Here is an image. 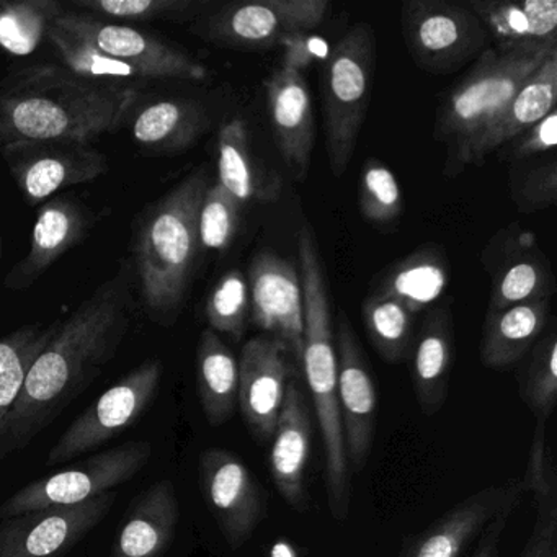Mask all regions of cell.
Returning <instances> with one entry per match:
<instances>
[{"mask_svg": "<svg viewBox=\"0 0 557 557\" xmlns=\"http://www.w3.org/2000/svg\"><path fill=\"white\" fill-rule=\"evenodd\" d=\"M557 53L550 54L544 63L524 81L510 102L495 116L494 122L475 139L469 151L468 165H482L491 152L513 141L521 133L556 110Z\"/></svg>", "mask_w": 557, "mask_h": 557, "instance_id": "obj_23", "label": "cell"}, {"mask_svg": "<svg viewBox=\"0 0 557 557\" xmlns=\"http://www.w3.org/2000/svg\"><path fill=\"white\" fill-rule=\"evenodd\" d=\"M57 22L83 35L102 53L135 67L141 79H185L200 83L208 77L207 67L188 57L185 51L129 25L110 24L76 12H63Z\"/></svg>", "mask_w": 557, "mask_h": 557, "instance_id": "obj_13", "label": "cell"}, {"mask_svg": "<svg viewBox=\"0 0 557 557\" xmlns=\"http://www.w3.org/2000/svg\"><path fill=\"white\" fill-rule=\"evenodd\" d=\"M60 325L61 321H54L53 324L34 322L0 338V432L5 417L21 394L28 370L50 344Z\"/></svg>", "mask_w": 557, "mask_h": 557, "instance_id": "obj_31", "label": "cell"}, {"mask_svg": "<svg viewBox=\"0 0 557 557\" xmlns=\"http://www.w3.org/2000/svg\"><path fill=\"white\" fill-rule=\"evenodd\" d=\"M207 188V172L198 169L139 221L136 269L146 308L161 324L174 321L187 293L200 249L198 213Z\"/></svg>", "mask_w": 557, "mask_h": 557, "instance_id": "obj_4", "label": "cell"}, {"mask_svg": "<svg viewBox=\"0 0 557 557\" xmlns=\"http://www.w3.org/2000/svg\"><path fill=\"white\" fill-rule=\"evenodd\" d=\"M74 8L123 21H177L195 8L194 0H74Z\"/></svg>", "mask_w": 557, "mask_h": 557, "instance_id": "obj_41", "label": "cell"}, {"mask_svg": "<svg viewBox=\"0 0 557 557\" xmlns=\"http://www.w3.org/2000/svg\"><path fill=\"white\" fill-rule=\"evenodd\" d=\"M178 500L169 479L138 495L116 533L110 557H162L177 533Z\"/></svg>", "mask_w": 557, "mask_h": 557, "instance_id": "obj_24", "label": "cell"}, {"mask_svg": "<svg viewBox=\"0 0 557 557\" xmlns=\"http://www.w3.org/2000/svg\"><path fill=\"white\" fill-rule=\"evenodd\" d=\"M550 298L523 302L485 314L479 357L488 370H505L520 361L546 331Z\"/></svg>", "mask_w": 557, "mask_h": 557, "instance_id": "obj_26", "label": "cell"}, {"mask_svg": "<svg viewBox=\"0 0 557 557\" xmlns=\"http://www.w3.org/2000/svg\"><path fill=\"white\" fill-rule=\"evenodd\" d=\"M337 389L348 468L363 471L376 433L377 396L373 377L350 322L337 329Z\"/></svg>", "mask_w": 557, "mask_h": 557, "instance_id": "obj_16", "label": "cell"}, {"mask_svg": "<svg viewBox=\"0 0 557 557\" xmlns=\"http://www.w3.org/2000/svg\"><path fill=\"white\" fill-rule=\"evenodd\" d=\"M200 484L227 544L246 543L265 517V498L249 468L227 449L208 448L200 456Z\"/></svg>", "mask_w": 557, "mask_h": 557, "instance_id": "obj_15", "label": "cell"}, {"mask_svg": "<svg viewBox=\"0 0 557 557\" xmlns=\"http://www.w3.org/2000/svg\"><path fill=\"white\" fill-rule=\"evenodd\" d=\"M239 200L220 184L208 185L198 213L200 247L214 252H226L239 230Z\"/></svg>", "mask_w": 557, "mask_h": 557, "instance_id": "obj_39", "label": "cell"}, {"mask_svg": "<svg viewBox=\"0 0 557 557\" xmlns=\"http://www.w3.org/2000/svg\"><path fill=\"white\" fill-rule=\"evenodd\" d=\"M107 492L77 505H57L2 520L0 557H64L115 505Z\"/></svg>", "mask_w": 557, "mask_h": 557, "instance_id": "obj_12", "label": "cell"}, {"mask_svg": "<svg viewBox=\"0 0 557 557\" xmlns=\"http://www.w3.org/2000/svg\"><path fill=\"white\" fill-rule=\"evenodd\" d=\"M129 309V272L122 267L61 322L2 423L0 461L27 448L103 373L128 332Z\"/></svg>", "mask_w": 557, "mask_h": 557, "instance_id": "obj_1", "label": "cell"}, {"mask_svg": "<svg viewBox=\"0 0 557 557\" xmlns=\"http://www.w3.org/2000/svg\"><path fill=\"white\" fill-rule=\"evenodd\" d=\"M557 51H498L487 48L461 83L443 100L433 136L445 145L443 172L455 177L465 171L475 139L510 102L524 81Z\"/></svg>", "mask_w": 557, "mask_h": 557, "instance_id": "obj_5", "label": "cell"}, {"mask_svg": "<svg viewBox=\"0 0 557 557\" xmlns=\"http://www.w3.org/2000/svg\"><path fill=\"white\" fill-rule=\"evenodd\" d=\"M218 184L243 205L249 201L272 203L282 194L278 178L253 162L247 126L239 119L221 126L218 138Z\"/></svg>", "mask_w": 557, "mask_h": 557, "instance_id": "obj_27", "label": "cell"}, {"mask_svg": "<svg viewBox=\"0 0 557 557\" xmlns=\"http://www.w3.org/2000/svg\"><path fill=\"white\" fill-rule=\"evenodd\" d=\"M265 96L280 154L293 175L305 181L314 149L315 123L299 63L286 57L282 67L265 81Z\"/></svg>", "mask_w": 557, "mask_h": 557, "instance_id": "obj_18", "label": "cell"}, {"mask_svg": "<svg viewBox=\"0 0 557 557\" xmlns=\"http://www.w3.org/2000/svg\"><path fill=\"white\" fill-rule=\"evenodd\" d=\"M289 373L288 355L278 342L256 337L244 345L237 403L257 442L272 440L285 403Z\"/></svg>", "mask_w": 557, "mask_h": 557, "instance_id": "obj_17", "label": "cell"}, {"mask_svg": "<svg viewBox=\"0 0 557 557\" xmlns=\"http://www.w3.org/2000/svg\"><path fill=\"white\" fill-rule=\"evenodd\" d=\"M197 391L205 419L221 426L233 417L239 391V361L216 332H201L197 348Z\"/></svg>", "mask_w": 557, "mask_h": 557, "instance_id": "obj_29", "label": "cell"}, {"mask_svg": "<svg viewBox=\"0 0 557 557\" xmlns=\"http://www.w3.org/2000/svg\"><path fill=\"white\" fill-rule=\"evenodd\" d=\"M152 456L149 442H128L97 453L79 465L37 479L0 504V520L57 505H77L136 478Z\"/></svg>", "mask_w": 557, "mask_h": 557, "instance_id": "obj_8", "label": "cell"}, {"mask_svg": "<svg viewBox=\"0 0 557 557\" xmlns=\"http://www.w3.org/2000/svg\"><path fill=\"white\" fill-rule=\"evenodd\" d=\"M208 125L210 119L200 103L187 99L158 100L136 115L133 136L143 148L182 152L200 139Z\"/></svg>", "mask_w": 557, "mask_h": 557, "instance_id": "obj_28", "label": "cell"}, {"mask_svg": "<svg viewBox=\"0 0 557 557\" xmlns=\"http://www.w3.org/2000/svg\"><path fill=\"white\" fill-rule=\"evenodd\" d=\"M511 511L513 510L502 511L487 524L484 533L481 534V541H479L481 544L472 557H498V543Z\"/></svg>", "mask_w": 557, "mask_h": 557, "instance_id": "obj_45", "label": "cell"}, {"mask_svg": "<svg viewBox=\"0 0 557 557\" xmlns=\"http://www.w3.org/2000/svg\"><path fill=\"white\" fill-rule=\"evenodd\" d=\"M94 214L79 201L66 197L48 200L38 210L27 256L14 265L5 278V288H30L54 262L70 252L89 233Z\"/></svg>", "mask_w": 557, "mask_h": 557, "instance_id": "obj_20", "label": "cell"}, {"mask_svg": "<svg viewBox=\"0 0 557 557\" xmlns=\"http://www.w3.org/2000/svg\"><path fill=\"white\" fill-rule=\"evenodd\" d=\"M27 203L38 205L64 188L96 181L109 171V159L89 143L18 141L0 148Z\"/></svg>", "mask_w": 557, "mask_h": 557, "instance_id": "obj_11", "label": "cell"}, {"mask_svg": "<svg viewBox=\"0 0 557 557\" xmlns=\"http://www.w3.org/2000/svg\"><path fill=\"white\" fill-rule=\"evenodd\" d=\"M547 423L536 422L533 445L524 471L523 491H531L536 504V521H557V478Z\"/></svg>", "mask_w": 557, "mask_h": 557, "instance_id": "obj_40", "label": "cell"}, {"mask_svg": "<svg viewBox=\"0 0 557 557\" xmlns=\"http://www.w3.org/2000/svg\"><path fill=\"white\" fill-rule=\"evenodd\" d=\"M449 269L438 247H422L389 267L376 292L403 302L412 314L440 299L448 286Z\"/></svg>", "mask_w": 557, "mask_h": 557, "instance_id": "obj_30", "label": "cell"}, {"mask_svg": "<svg viewBox=\"0 0 557 557\" xmlns=\"http://www.w3.org/2000/svg\"><path fill=\"white\" fill-rule=\"evenodd\" d=\"M247 283L253 324L301 363L305 299L298 270L288 260L263 250L253 257Z\"/></svg>", "mask_w": 557, "mask_h": 557, "instance_id": "obj_14", "label": "cell"}, {"mask_svg": "<svg viewBox=\"0 0 557 557\" xmlns=\"http://www.w3.org/2000/svg\"><path fill=\"white\" fill-rule=\"evenodd\" d=\"M374 71L376 37L373 28L368 24L354 25L332 50L321 81L325 148L334 177H342L354 158L370 106Z\"/></svg>", "mask_w": 557, "mask_h": 557, "instance_id": "obj_6", "label": "cell"}, {"mask_svg": "<svg viewBox=\"0 0 557 557\" xmlns=\"http://www.w3.org/2000/svg\"><path fill=\"white\" fill-rule=\"evenodd\" d=\"M2 257H4V237L0 233V263H2Z\"/></svg>", "mask_w": 557, "mask_h": 557, "instance_id": "obj_47", "label": "cell"}, {"mask_svg": "<svg viewBox=\"0 0 557 557\" xmlns=\"http://www.w3.org/2000/svg\"><path fill=\"white\" fill-rule=\"evenodd\" d=\"M270 442L273 484L293 510L305 511L309 507L306 469L311 458L312 417L305 394L293 380L286 387L285 403Z\"/></svg>", "mask_w": 557, "mask_h": 557, "instance_id": "obj_21", "label": "cell"}, {"mask_svg": "<svg viewBox=\"0 0 557 557\" xmlns=\"http://www.w3.org/2000/svg\"><path fill=\"white\" fill-rule=\"evenodd\" d=\"M63 12L57 0H0V48L28 57Z\"/></svg>", "mask_w": 557, "mask_h": 557, "instance_id": "obj_32", "label": "cell"}, {"mask_svg": "<svg viewBox=\"0 0 557 557\" xmlns=\"http://www.w3.org/2000/svg\"><path fill=\"white\" fill-rule=\"evenodd\" d=\"M520 557H557V521H534Z\"/></svg>", "mask_w": 557, "mask_h": 557, "instance_id": "obj_44", "label": "cell"}, {"mask_svg": "<svg viewBox=\"0 0 557 557\" xmlns=\"http://www.w3.org/2000/svg\"><path fill=\"white\" fill-rule=\"evenodd\" d=\"M523 492L515 479L474 492L407 543L403 557H461L497 515L520 504Z\"/></svg>", "mask_w": 557, "mask_h": 557, "instance_id": "obj_19", "label": "cell"}, {"mask_svg": "<svg viewBox=\"0 0 557 557\" xmlns=\"http://www.w3.org/2000/svg\"><path fill=\"white\" fill-rule=\"evenodd\" d=\"M135 87L92 83L40 64L0 81V148L18 141L92 143L135 106Z\"/></svg>", "mask_w": 557, "mask_h": 557, "instance_id": "obj_2", "label": "cell"}, {"mask_svg": "<svg viewBox=\"0 0 557 557\" xmlns=\"http://www.w3.org/2000/svg\"><path fill=\"white\" fill-rule=\"evenodd\" d=\"M250 318L249 283L240 270L224 273L208 296L207 319L213 332L239 342Z\"/></svg>", "mask_w": 557, "mask_h": 557, "instance_id": "obj_37", "label": "cell"}, {"mask_svg": "<svg viewBox=\"0 0 557 557\" xmlns=\"http://www.w3.org/2000/svg\"><path fill=\"white\" fill-rule=\"evenodd\" d=\"M400 30L410 60L433 76L453 74L478 60L488 41L478 17L462 5L443 0H407Z\"/></svg>", "mask_w": 557, "mask_h": 557, "instance_id": "obj_7", "label": "cell"}, {"mask_svg": "<svg viewBox=\"0 0 557 557\" xmlns=\"http://www.w3.org/2000/svg\"><path fill=\"white\" fill-rule=\"evenodd\" d=\"M498 51H557L556 0L471 2Z\"/></svg>", "mask_w": 557, "mask_h": 557, "instance_id": "obj_22", "label": "cell"}, {"mask_svg": "<svg viewBox=\"0 0 557 557\" xmlns=\"http://www.w3.org/2000/svg\"><path fill=\"white\" fill-rule=\"evenodd\" d=\"M510 145V158L530 159L553 151L557 145V113L556 110L544 116L536 125L521 133Z\"/></svg>", "mask_w": 557, "mask_h": 557, "instance_id": "obj_43", "label": "cell"}, {"mask_svg": "<svg viewBox=\"0 0 557 557\" xmlns=\"http://www.w3.org/2000/svg\"><path fill=\"white\" fill-rule=\"evenodd\" d=\"M360 211L370 223L386 226L403 214L404 200L399 182L387 165L376 159L364 164L358 187Z\"/></svg>", "mask_w": 557, "mask_h": 557, "instance_id": "obj_38", "label": "cell"}, {"mask_svg": "<svg viewBox=\"0 0 557 557\" xmlns=\"http://www.w3.org/2000/svg\"><path fill=\"white\" fill-rule=\"evenodd\" d=\"M511 195L523 213L553 207L557 198V164L554 159L511 177Z\"/></svg>", "mask_w": 557, "mask_h": 557, "instance_id": "obj_42", "label": "cell"}, {"mask_svg": "<svg viewBox=\"0 0 557 557\" xmlns=\"http://www.w3.org/2000/svg\"><path fill=\"white\" fill-rule=\"evenodd\" d=\"M329 5L327 0L234 2L201 22L198 34L221 47H289L324 22Z\"/></svg>", "mask_w": 557, "mask_h": 557, "instance_id": "obj_9", "label": "cell"}, {"mask_svg": "<svg viewBox=\"0 0 557 557\" xmlns=\"http://www.w3.org/2000/svg\"><path fill=\"white\" fill-rule=\"evenodd\" d=\"M47 37L57 48L66 70L73 73L74 76L81 77V79L112 84L141 79L135 67L102 53L83 35L63 27L57 21L51 25Z\"/></svg>", "mask_w": 557, "mask_h": 557, "instance_id": "obj_35", "label": "cell"}, {"mask_svg": "<svg viewBox=\"0 0 557 557\" xmlns=\"http://www.w3.org/2000/svg\"><path fill=\"white\" fill-rule=\"evenodd\" d=\"M298 260L305 299L301 363L324 443L329 510L335 520H345L350 511L351 485L338 406L337 354L324 267L309 226H302L298 234Z\"/></svg>", "mask_w": 557, "mask_h": 557, "instance_id": "obj_3", "label": "cell"}, {"mask_svg": "<svg viewBox=\"0 0 557 557\" xmlns=\"http://www.w3.org/2000/svg\"><path fill=\"white\" fill-rule=\"evenodd\" d=\"M553 292L549 263L543 253L533 249V252L515 257L495 273L487 311H502L523 302L550 298Z\"/></svg>", "mask_w": 557, "mask_h": 557, "instance_id": "obj_33", "label": "cell"}, {"mask_svg": "<svg viewBox=\"0 0 557 557\" xmlns=\"http://www.w3.org/2000/svg\"><path fill=\"white\" fill-rule=\"evenodd\" d=\"M410 355L417 403L425 416H433L442 409L448 396L455 363V327L448 306L433 309L426 315Z\"/></svg>", "mask_w": 557, "mask_h": 557, "instance_id": "obj_25", "label": "cell"}, {"mask_svg": "<svg viewBox=\"0 0 557 557\" xmlns=\"http://www.w3.org/2000/svg\"><path fill=\"white\" fill-rule=\"evenodd\" d=\"M413 315L403 302L373 293L363 305L368 337L386 363L409 360L413 347Z\"/></svg>", "mask_w": 557, "mask_h": 557, "instance_id": "obj_34", "label": "cell"}, {"mask_svg": "<svg viewBox=\"0 0 557 557\" xmlns=\"http://www.w3.org/2000/svg\"><path fill=\"white\" fill-rule=\"evenodd\" d=\"M164 364L159 358L143 361L107 389L77 417L47 456V466H60L96 451L132 426L151 406L161 387Z\"/></svg>", "mask_w": 557, "mask_h": 557, "instance_id": "obj_10", "label": "cell"}, {"mask_svg": "<svg viewBox=\"0 0 557 557\" xmlns=\"http://www.w3.org/2000/svg\"><path fill=\"white\" fill-rule=\"evenodd\" d=\"M520 393L536 422L549 423L557 403V334L550 329L531 348Z\"/></svg>", "mask_w": 557, "mask_h": 557, "instance_id": "obj_36", "label": "cell"}, {"mask_svg": "<svg viewBox=\"0 0 557 557\" xmlns=\"http://www.w3.org/2000/svg\"><path fill=\"white\" fill-rule=\"evenodd\" d=\"M270 557H299L296 547L285 537H280L270 549Z\"/></svg>", "mask_w": 557, "mask_h": 557, "instance_id": "obj_46", "label": "cell"}]
</instances>
